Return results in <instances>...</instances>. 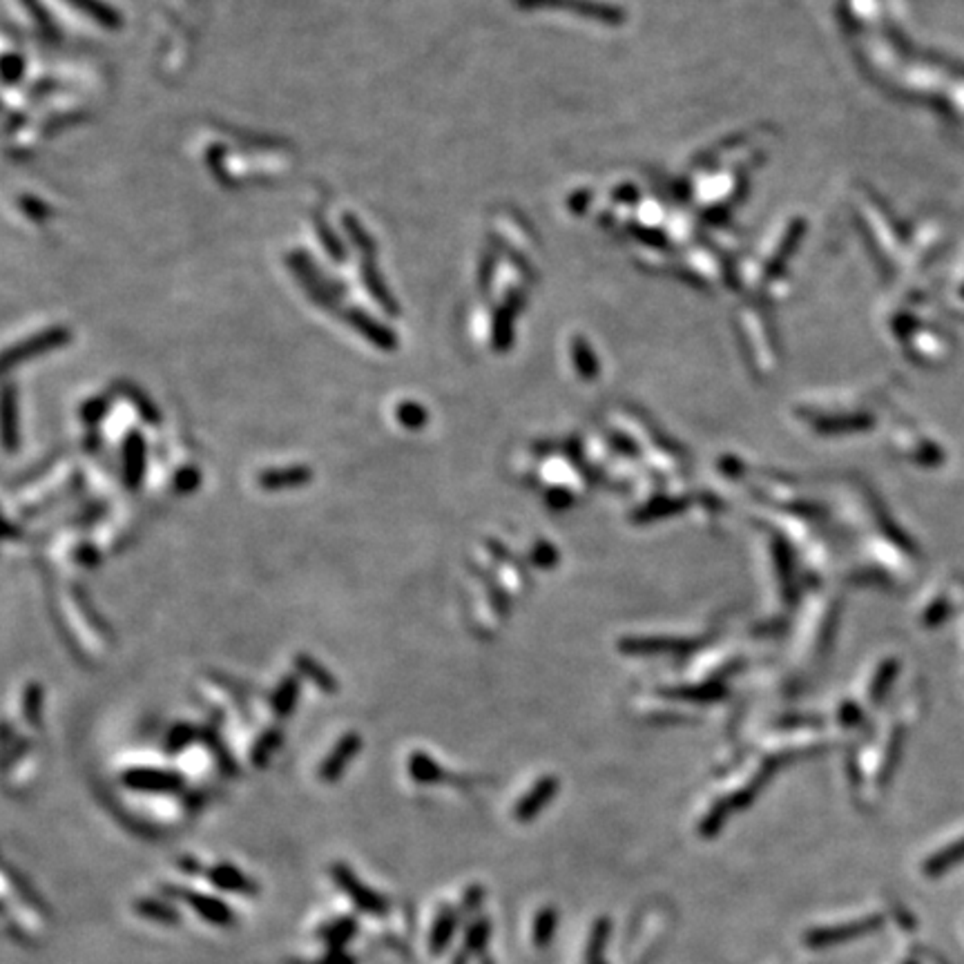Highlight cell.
Masks as SVG:
<instances>
[{"label":"cell","mask_w":964,"mask_h":964,"mask_svg":"<svg viewBox=\"0 0 964 964\" xmlns=\"http://www.w3.org/2000/svg\"><path fill=\"white\" fill-rule=\"evenodd\" d=\"M40 710H43V686L40 683H30L22 697V714L25 722L34 728L40 725Z\"/></svg>","instance_id":"cell-14"},{"label":"cell","mask_w":964,"mask_h":964,"mask_svg":"<svg viewBox=\"0 0 964 964\" xmlns=\"http://www.w3.org/2000/svg\"><path fill=\"white\" fill-rule=\"evenodd\" d=\"M297 695H300V679L297 677H286L273 695V710L277 713V717H288L293 713L297 704Z\"/></svg>","instance_id":"cell-10"},{"label":"cell","mask_w":964,"mask_h":964,"mask_svg":"<svg viewBox=\"0 0 964 964\" xmlns=\"http://www.w3.org/2000/svg\"><path fill=\"white\" fill-rule=\"evenodd\" d=\"M348 321H351L369 342H373L375 346L384 348V351H393V348H396V335L389 329H384V326L375 324V321L366 313H362V311H351V313H348Z\"/></svg>","instance_id":"cell-6"},{"label":"cell","mask_w":964,"mask_h":964,"mask_svg":"<svg viewBox=\"0 0 964 964\" xmlns=\"http://www.w3.org/2000/svg\"><path fill=\"white\" fill-rule=\"evenodd\" d=\"M145 474V440L141 434H130L123 449V478L130 489H136L141 485V478Z\"/></svg>","instance_id":"cell-5"},{"label":"cell","mask_w":964,"mask_h":964,"mask_svg":"<svg viewBox=\"0 0 964 964\" xmlns=\"http://www.w3.org/2000/svg\"><path fill=\"white\" fill-rule=\"evenodd\" d=\"M313 478V469L304 465L297 467H282V469H266L261 471L259 482L261 489L266 491H282V489H295V486L309 485Z\"/></svg>","instance_id":"cell-4"},{"label":"cell","mask_w":964,"mask_h":964,"mask_svg":"<svg viewBox=\"0 0 964 964\" xmlns=\"http://www.w3.org/2000/svg\"><path fill=\"white\" fill-rule=\"evenodd\" d=\"M67 342H70V333H67V329H61V326H57V329H48L39 335H31L30 339H25L22 344H16V346L9 348V351L4 353L3 369L4 371L12 369V366L18 364V362L31 360V357L40 355V353L54 351V348L63 346V344H67Z\"/></svg>","instance_id":"cell-1"},{"label":"cell","mask_w":964,"mask_h":964,"mask_svg":"<svg viewBox=\"0 0 964 964\" xmlns=\"http://www.w3.org/2000/svg\"><path fill=\"white\" fill-rule=\"evenodd\" d=\"M127 396H130V400L136 404V408H139V413L144 416V420H148L150 425H157V422H159L157 408H154V404L150 402L148 398H144V393H139L136 389H130V393H127Z\"/></svg>","instance_id":"cell-19"},{"label":"cell","mask_w":964,"mask_h":964,"mask_svg":"<svg viewBox=\"0 0 964 964\" xmlns=\"http://www.w3.org/2000/svg\"><path fill=\"white\" fill-rule=\"evenodd\" d=\"M362 748V737L357 732H348L335 743V748L330 750V755L326 757L324 764L320 766V777L324 782H335V779L342 777L344 768L348 766V761L360 752Z\"/></svg>","instance_id":"cell-3"},{"label":"cell","mask_w":964,"mask_h":964,"mask_svg":"<svg viewBox=\"0 0 964 964\" xmlns=\"http://www.w3.org/2000/svg\"><path fill=\"white\" fill-rule=\"evenodd\" d=\"M213 882L222 886V889H246L248 886L243 882L240 871L231 869V866H217V869H213Z\"/></svg>","instance_id":"cell-16"},{"label":"cell","mask_w":964,"mask_h":964,"mask_svg":"<svg viewBox=\"0 0 964 964\" xmlns=\"http://www.w3.org/2000/svg\"><path fill=\"white\" fill-rule=\"evenodd\" d=\"M195 737H197V730L192 728V725H177V728H172V732H170L168 748L172 752H177V750H181L186 743H190Z\"/></svg>","instance_id":"cell-18"},{"label":"cell","mask_w":964,"mask_h":964,"mask_svg":"<svg viewBox=\"0 0 964 964\" xmlns=\"http://www.w3.org/2000/svg\"><path fill=\"white\" fill-rule=\"evenodd\" d=\"M3 70H4V81L7 83L18 81L22 74V61L18 57H4Z\"/></svg>","instance_id":"cell-21"},{"label":"cell","mask_w":964,"mask_h":964,"mask_svg":"<svg viewBox=\"0 0 964 964\" xmlns=\"http://www.w3.org/2000/svg\"><path fill=\"white\" fill-rule=\"evenodd\" d=\"M279 743H282V730L273 728V730H268V732L261 734V737L257 739L255 748H252V764L255 766L268 764L270 757H273L275 750L279 748Z\"/></svg>","instance_id":"cell-13"},{"label":"cell","mask_w":964,"mask_h":964,"mask_svg":"<svg viewBox=\"0 0 964 964\" xmlns=\"http://www.w3.org/2000/svg\"><path fill=\"white\" fill-rule=\"evenodd\" d=\"M76 558H79V561L85 563V565H94L96 561H99V556H96V552L92 548H81L79 556H76Z\"/></svg>","instance_id":"cell-22"},{"label":"cell","mask_w":964,"mask_h":964,"mask_svg":"<svg viewBox=\"0 0 964 964\" xmlns=\"http://www.w3.org/2000/svg\"><path fill=\"white\" fill-rule=\"evenodd\" d=\"M362 277H364V282H366V286H369L371 295H373L375 300H378L380 304L384 306V311H389V313H398L396 300H393V297L389 295L387 286H384L382 277H380V273L375 270V264L371 259L362 261Z\"/></svg>","instance_id":"cell-9"},{"label":"cell","mask_w":964,"mask_h":964,"mask_svg":"<svg viewBox=\"0 0 964 964\" xmlns=\"http://www.w3.org/2000/svg\"><path fill=\"white\" fill-rule=\"evenodd\" d=\"M398 422H400L402 426H407V429H420L426 422L425 407H420L417 402H402L400 407H398Z\"/></svg>","instance_id":"cell-15"},{"label":"cell","mask_w":964,"mask_h":964,"mask_svg":"<svg viewBox=\"0 0 964 964\" xmlns=\"http://www.w3.org/2000/svg\"><path fill=\"white\" fill-rule=\"evenodd\" d=\"M199 471L197 469H181L177 474V478H174V489L179 491V494H190V491H195L197 486H199Z\"/></svg>","instance_id":"cell-20"},{"label":"cell","mask_w":964,"mask_h":964,"mask_svg":"<svg viewBox=\"0 0 964 964\" xmlns=\"http://www.w3.org/2000/svg\"><path fill=\"white\" fill-rule=\"evenodd\" d=\"M70 4H74L76 9H81L83 13H87L90 18H94L96 22H101L103 27H118L121 25V16H118L117 9H112L110 4L101 3V0H67Z\"/></svg>","instance_id":"cell-11"},{"label":"cell","mask_w":964,"mask_h":964,"mask_svg":"<svg viewBox=\"0 0 964 964\" xmlns=\"http://www.w3.org/2000/svg\"><path fill=\"white\" fill-rule=\"evenodd\" d=\"M105 411H108V398H92L90 402L83 404L81 417L87 425H94V422H99L101 417H103Z\"/></svg>","instance_id":"cell-17"},{"label":"cell","mask_w":964,"mask_h":964,"mask_svg":"<svg viewBox=\"0 0 964 964\" xmlns=\"http://www.w3.org/2000/svg\"><path fill=\"white\" fill-rule=\"evenodd\" d=\"M123 784L135 791H150V793H174L181 788L179 775L170 770L157 768H135L123 775Z\"/></svg>","instance_id":"cell-2"},{"label":"cell","mask_w":964,"mask_h":964,"mask_svg":"<svg viewBox=\"0 0 964 964\" xmlns=\"http://www.w3.org/2000/svg\"><path fill=\"white\" fill-rule=\"evenodd\" d=\"M3 440L7 451H16L21 435H18V411H16V393L12 387H4L3 393Z\"/></svg>","instance_id":"cell-8"},{"label":"cell","mask_w":964,"mask_h":964,"mask_svg":"<svg viewBox=\"0 0 964 964\" xmlns=\"http://www.w3.org/2000/svg\"><path fill=\"white\" fill-rule=\"evenodd\" d=\"M408 775L420 784L438 782V779L443 777L438 764H435L431 757H426L425 752H413V755L408 757Z\"/></svg>","instance_id":"cell-12"},{"label":"cell","mask_w":964,"mask_h":964,"mask_svg":"<svg viewBox=\"0 0 964 964\" xmlns=\"http://www.w3.org/2000/svg\"><path fill=\"white\" fill-rule=\"evenodd\" d=\"M295 668H297V672L302 674V677L309 679L311 683H315V686H318L320 690L330 692V695H333V692H337L339 686H337V681H335L333 674H330L329 670L324 668V665L318 663V661H315L313 656L297 654L295 656Z\"/></svg>","instance_id":"cell-7"}]
</instances>
